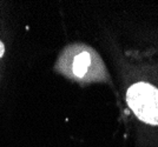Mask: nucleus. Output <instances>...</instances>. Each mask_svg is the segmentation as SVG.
<instances>
[{"mask_svg":"<svg viewBox=\"0 0 158 147\" xmlns=\"http://www.w3.org/2000/svg\"><path fill=\"white\" fill-rule=\"evenodd\" d=\"M126 100L138 119L158 125V88L146 82H137L127 89Z\"/></svg>","mask_w":158,"mask_h":147,"instance_id":"nucleus-1","label":"nucleus"},{"mask_svg":"<svg viewBox=\"0 0 158 147\" xmlns=\"http://www.w3.org/2000/svg\"><path fill=\"white\" fill-rule=\"evenodd\" d=\"M91 62V57L87 52H81L79 53L74 60H73L72 64V71L73 74L78 78H83L84 75L87 72V68H89V65Z\"/></svg>","mask_w":158,"mask_h":147,"instance_id":"nucleus-2","label":"nucleus"},{"mask_svg":"<svg viewBox=\"0 0 158 147\" xmlns=\"http://www.w3.org/2000/svg\"><path fill=\"white\" fill-rule=\"evenodd\" d=\"M4 53H5V46H4V44L0 41V58L4 55Z\"/></svg>","mask_w":158,"mask_h":147,"instance_id":"nucleus-3","label":"nucleus"}]
</instances>
